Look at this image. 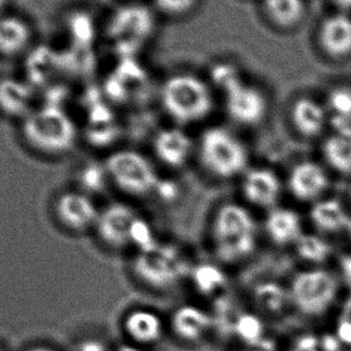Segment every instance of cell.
<instances>
[{
  "label": "cell",
  "mask_w": 351,
  "mask_h": 351,
  "mask_svg": "<svg viewBox=\"0 0 351 351\" xmlns=\"http://www.w3.org/2000/svg\"><path fill=\"white\" fill-rule=\"evenodd\" d=\"M20 124L21 137L25 146L51 159L70 154L81 136L71 114L52 104L36 106Z\"/></svg>",
  "instance_id": "cell-1"
},
{
  "label": "cell",
  "mask_w": 351,
  "mask_h": 351,
  "mask_svg": "<svg viewBox=\"0 0 351 351\" xmlns=\"http://www.w3.org/2000/svg\"><path fill=\"white\" fill-rule=\"evenodd\" d=\"M210 242L217 258L228 265L243 263L258 248V228L248 206L228 201L215 208Z\"/></svg>",
  "instance_id": "cell-2"
},
{
  "label": "cell",
  "mask_w": 351,
  "mask_h": 351,
  "mask_svg": "<svg viewBox=\"0 0 351 351\" xmlns=\"http://www.w3.org/2000/svg\"><path fill=\"white\" fill-rule=\"evenodd\" d=\"M132 271L137 282L158 293L170 291L189 277L191 267L183 249L177 244L158 241L137 250Z\"/></svg>",
  "instance_id": "cell-3"
},
{
  "label": "cell",
  "mask_w": 351,
  "mask_h": 351,
  "mask_svg": "<svg viewBox=\"0 0 351 351\" xmlns=\"http://www.w3.org/2000/svg\"><path fill=\"white\" fill-rule=\"evenodd\" d=\"M165 112L178 124L204 121L213 108L210 86L191 73H176L166 80L160 90Z\"/></svg>",
  "instance_id": "cell-4"
},
{
  "label": "cell",
  "mask_w": 351,
  "mask_h": 351,
  "mask_svg": "<svg viewBox=\"0 0 351 351\" xmlns=\"http://www.w3.org/2000/svg\"><path fill=\"white\" fill-rule=\"evenodd\" d=\"M201 165L215 180L228 181L243 176L248 166V151L243 142L226 128L210 127L197 143Z\"/></svg>",
  "instance_id": "cell-5"
},
{
  "label": "cell",
  "mask_w": 351,
  "mask_h": 351,
  "mask_svg": "<svg viewBox=\"0 0 351 351\" xmlns=\"http://www.w3.org/2000/svg\"><path fill=\"white\" fill-rule=\"evenodd\" d=\"M212 81L225 97V108L234 122L252 127L263 121L267 101L260 89L245 82L236 66L215 64L210 71Z\"/></svg>",
  "instance_id": "cell-6"
},
{
  "label": "cell",
  "mask_w": 351,
  "mask_h": 351,
  "mask_svg": "<svg viewBox=\"0 0 351 351\" xmlns=\"http://www.w3.org/2000/svg\"><path fill=\"white\" fill-rule=\"evenodd\" d=\"M291 306L309 317L325 315L341 293L338 276L322 267H309L295 274L289 285Z\"/></svg>",
  "instance_id": "cell-7"
},
{
  "label": "cell",
  "mask_w": 351,
  "mask_h": 351,
  "mask_svg": "<svg viewBox=\"0 0 351 351\" xmlns=\"http://www.w3.org/2000/svg\"><path fill=\"white\" fill-rule=\"evenodd\" d=\"M111 186L132 197L156 194L160 176L156 166L141 152L122 148L111 152L105 160Z\"/></svg>",
  "instance_id": "cell-8"
},
{
  "label": "cell",
  "mask_w": 351,
  "mask_h": 351,
  "mask_svg": "<svg viewBox=\"0 0 351 351\" xmlns=\"http://www.w3.org/2000/svg\"><path fill=\"white\" fill-rule=\"evenodd\" d=\"M156 17L151 9L129 3L112 12L108 22V39L121 52H132L151 39Z\"/></svg>",
  "instance_id": "cell-9"
},
{
  "label": "cell",
  "mask_w": 351,
  "mask_h": 351,
  "mask_svg": "<svg viewBox=\"0 0 351 351\" xmlns=\"http://www.w3.org/2000/svg\"><path fill=\"white\" fill-rule=\"evenodd\" d=\"M140 215L125 202H112L100 208L94 231L104 247L121 252L132 248V231Z\"/></svg>",
  "instance_id": "cell-10"
},
{
  "label": "cell",
  "mask_w": 351,
  "mask_h": 351,
  "mask_svg": "<svg viewBox=\"0 0 351 351\" xmlns=\"http://www.w3.org/2000/svg\"><path fill=\"white\" fill-rule=\"evenodd\" d=\"M53 213L58 224L71 234L94 230L100 208L93 197L81 191H64L54 201Z\"/></svg>",
  "instance_id": "cell-11"
},
{
  "label": "cell",
  "mask_w": 351,
  "mask_h": 351,
  "mask_svg": "<svg viewBox=\"0 0 351 351\" xmlns=\"http://www.w3.org/2000/svg\"><path fill=\"white\" fill-rule=\"evenodd\" d=\"M283 188L278 173L263 166L245 171L241 182L244 201L258 210H269L279 206Z\"/></svg>",
  "instance_id": "cell-12"
},
{
  "label": "cell",
  "mask_w": 351,
  "mask_h": 351,
  "mask_svg": "<svg viewBox=\"0 0 351 351\" xmlns=\"http://www.w3.org/2000/svg\"><path fill=\"white\" fill-rule=\"evenodd\" d=\"M287 186L295 200L313 205L325 197L330 177L325 167L317 161H300L289 172Z\"/></svg>",
  "instance_id": "cell-13"
},
{
  "label": "cell",
  "mask_w": 351,
  "mask_h": 351,
  "mask_svg": "<svg viewBox=\"0 0 351 351\" xmlns=\"http://www.w3.org/2000/svg\"><path fill=\"white\" fill-rule=\"evenodd\" d=\"M215 319L206 309L196 304H182L170 317L169 327L177 341L195 346L210 335Z\"/></svg>",
  "instance_id": "cell-14"
},
{
  "label": "cell",
  "mask_w": 351,
  "mask_h": 351,
  "mask_svg": "<svg viewBox=\"0 0 351 351\" xmlns=\"http://www.w3.org/2000/svg\"><path fill=\"white\" fill-rule=\"evenodd\" d=\"M152 147L156 160L169 169L186 166L195 148L191 137L178 127L159 130L153 137Z\"/></svg>",
  "instance_id": "cell-15"
},
{
  "label": "cell",
  "mask_w": 351,
  "mask_h": 351,
  "mask_svg": "<svg viewBox=\"0 0 351 351\" xmlns=\"http://www.w3.org/2000/svg\"><path fill=\"white\" fill-rule=\"evenodd\" d=\"M33 84L16 76L0 77V114L22 122L36 105Z\"/></svg>",
  "instance_id": "cell-16"
},
{
  "label": "cell",
  "mask_w": 351,
  "mask_h": 351,
  "mask_svg": "<svg viewBox=\"0 0 351 351\" xmlns=\"http://www.w3.org/2000/svg\"><path fill=\"white\" fill-rule=\"evenodd\" d=\"M122 327L129 343L146 349L158 344L166 330L162 317L148 308H136L128 312L123 319Z\"/></svg>",
  "instance_id": "cell-17"
},
{
  "label": "cell",
  "mask_w": 351,
  "mask_h": 351,
  "mask_svg": "<svg viewBox=\"0 0 351 351\" xmlns=\"http://www.w3.org/2000/svg\"><path fill=\"white\" fill-rule=\"evenodd\" d=\"M34 43V29L29 21L6 12L0 16V58L22 57Z\"/></svg>",
  "instance_id": "cell-18"
},
{
  "label": "cell",
  "mask_w": 351,
  "mask_h": 351,
  "mask_svg": "<svg viewBox=\"0 0 351 351\" xmlns=\"http://www.w3.org/2000/svg\"><path fill=\"white\" fill-rule=\"evenodd\" d=\"M263 231L271 243L278 247H293L304 234L301 215L287 206H277L267 210Z\"/></svg>",
  "instance_id": "cell-19"
},
{
  "label": "cell",
  "mask_w": 351,
  "mask_h": 351,
  "mask_svg": "<svg viewBox=\"0 0 351 351\" xmlns=\"http://www.w3.org/2000/svg\"><path fill=\"white\" fill-rule=\"evenodd\" d=\"M322 52L331 59L351 56V16L338 12L326 17L317 33Z\"/></svg>",
  "instance_id": "cell-20"
},
{
  "label": "cell",
  "mask_w": 351,
  "mask_h": 351,
  "mask_svg": "<svg viewBox=\"0 0 351 351\" xmlns=\"http://www.w3.org/2000/svg\"><path fill=\"white\" fill-rule=\"evenodd\" d=\"M309 219L319 234L331 236L348 230L351 215L341 200L325 196L322 200L313 204Z\"/></svg>",
  "instance_id": "cell-21"
},
{
  "label": "cell",
  "mask_w": 351,
  "mask_h": 351,
  "mask_svg": "<svg viewBox=\"0 0 351 351\" xmlns=\"http://www.w3.org/2000/svg\"><path fill=\"white\" fill-rule=\"evenodd\" d=\"M291 122L295 130L302 136L320 135L328 123L325 104L306 97L298 99L291 108Z\"/></svg>",
  "instance_id": "cell-22"
},
{
  "label": "cell",
  "mask_w": 351,
  "mask_h": 351,
  "mask_svg": "<svg viewBox=\"0 0 351 351\" xmlns=\"http://www.w3.org/2000/svg\"><path fill=\"white\" fill-rule=\"evenodd\" d=\"M322 156L331 170L351 176V128L332 129L322 145Z\"/></svg>",
  "instance_id": "cell-23"
},
{
  "label": "cell",
  "mask_w": 351,
  "mask_h": 351,
  "mask_svg": "<svg viewBox=\"0 0 351 351\" xmlns=\"http://www.w3.org/2000/svg\"><path fill=\"white\" fill-rule=\"evenodd\" d=\"M263 10L276 27L291 29L303 20L306 4L304 0H263Z\"/></svg>",
  "instance_id": "cell-24"
},
{
  "label": "cell",
  "mask_w": 351,
  "mask_h": 351,
  "mask_svg": "<svg viewBox=\"0 0 351 351\" xmlns=\"http://www.w3.org/2000/svg\"><path fill=\"white\" fill-rule=\"evenodd\" d=\"M254 301L265 314L276 315L291 304L289 288L274 282L258 284L254 291Z\"/></svg>",
  "instance_id": "cell-25"
},
{
  "label": "cell",
  "mask_w": 351,
  "mask_h": 351,
  "mask_svg": "<svg viewBox=\"0 0 351 351\" xmlns=\"http://www.w3.org/2000/svg\"><path fill=\"white\" fill-rule=\"evenodd\" d=\"M328 123L332 129L351 128V88L346 86L333 88L325 103Z\"/></svg>",
  "instance_id": "cell-26"
},
{
  "label": "cell",
  "mask_w": 351,
  "mask_h": 351,
  "mask_svg": "<svg viewBox=\"0 0 351 351\" xmlns=\"http://www.w3.org/2000/svg\"><path fill=\"white\" fill-rule=\"evenodd\" d=\"M293 248L298 258L313 267H319L326 263L332 255L331 244L320 234H303Z\"/></svg>",
  "instance_id": "cell-27"
},
{
  "label": "cell",
  "mask_w": 351,
  "mask_h": 351,
  "mask_svg": "<svg viewBox=\"0 0 351 351\" xmlns=\"http://www.w3.org/2000/svg\"><path fill=\"white\" fill-rule=\"evenodd\" d=\"M189 277L196 291L207 298L217 296V293L226 285L224 272L212 263H201L191 269Z\"/></svg>",
  "instance_id": "cell-28"
},
{
  "label": "cell",
  "mask_w": 351,
  "mask_h": 351,
  "mask_svg": "<svg viewBox=\"0 0 351 351\" xmlns=\"http://www.w3.org/2000/svg\"><path fill=\"white\" fill-rule=\"evenodd\" d=\"M78 191L86 193L93 197L94 194H100L111 186L108 169L104 162H88L83 165L77 175Z\"/></svg>",
  "instance_id": "cell-29"
},
{
  "label": "cell",
  "mask_w": 351,
  "mask_h": 351,
  "mask_svg": "<svg viewBox=\"0 0 351 351\" xmlns=\"http://www.w3.org/2000/svg\"><path fill=\"white\" fill-rule=\"evenodd\" d=\"M263 331L265 327L263 322L255 314L245 313L243 315H239L234 322V335L239 337L243 344L261 341L265 338Z\"/></svg>",
  "instance_id": "cell-30"
},
{
  "label": "cell",
  "mask_w": 351,
  "mask_h": 351,
  "mask_svg": "<svg viewBox=\"0 0 351 351\" xmlns=\"http://www.w3.org/2000/svg\"><path fill=\"white\" fill-rule=\"evenodd\" d=\"M341 344L337 338H328V337L313 336L307 335L302 336L296 341L291 351H336L337 346Z\"/></svg>",
  "instance_id": "cell-31"
},
{
  "label": "cell",
  "mask_w": 351,
  "mask_h": 351,
  "mask_svg": "<svg viewBox=\"0 0 351 351\" xmlns=\"http://www.w3.org/2000/svg\"><path fill=\"white\" fill-rule=\"evenodd\" d=\"M156 10L166 16L186 15L199 3V0H153Z\"/></svg>",
  "instance_id": "cell-32"
},
{
  "label": "cell",
  "mask_w": 351,
  "mask_h": 351,
  "mask_svg": "<svg viewBox=\"0 0 351 351\" xmlns=\"http://www.w3.org/2000/svg\"><path fill=\"white\" fill-rule=\"evenodd\" d=\"M156 194H158L164 200H172L178 195V186L175 184L173 182L165 181V180L161 178L159 186L156 188Z\"/></svg>",
  "instance_id": "cell-33"
},
{
  "label": "cell",
  "mask_w": 351,
  "mask_h": 351,
  "mask_svg": "<svg viewBox=\"0 0 351 351\" xmlns=\"http://www.w3.org/2000/svg\"><path fill=\"white\" fill-rule=\"evenodd\" d=\"M237 351H282L274 341H269L267 338H263L261 341L243 344Z\"/></svg>",
  "instance_id": "cell-34"
},
{
  "label": "cell",
  "mask_w": 351,
  "mask_h": 351,
  "mask_svg": "<svg viewBox=\"0 0 351 351\" xmlns=\"http://www.w3.org/2000/svg\"><path fill=\"white\" fill-rule=\"evenodd\" d=\"M78 351H106L105 346L99 343L97 341H84L80 346V350Z\"/></svg>",
  "instance_id": "cell-35"
},
{
  "label": "cell",
  "mask_w": 351,
  "mask_h": 351,
  "mask_svg": "<svg viewBox=\"0 0 351 351\" xmlns=\"http://www.w3.org/2000/svg\"><path fill=\"white\" fill-rule=\"evenodd\" d=\"M112 351H147V349L128 341V343H123L121 346H118L117 348H114Z\"/></svg>",
  "instance_id": "cell-36"
},
{
  "label": "cell",
  "mask_w": 351,
  "mask_h": 351,
  "mask_svg": "<svg viewBox=\"0 0 351 351\" xmlns=\"http://www.w3.org/2000/svg\"><path fill=\"white\" fill-rule=\"evenodd\" d=\"M331 1L341 10H350L351 9V0H331Z\"/></svg>",
  "instance_id": "cell-37"
},
{
  "label": "cell",
  "mask_w": 351,
  "mask_h": 351,
  "mask_svg": "<svg viewBox=\"0 0 351 351\" xmlns=\"http://www.w3.org/2000/svg\"><path fill=\"white\" fill-rule=\"evenodd\" d=\"M25 351H57L54 350L53 348L47 346H30L27 350Z\"/></svg>",
  "instance_id": "cell-38"
},
{
  "label": "cell",
  "mask_w": 351,
  "mask_h": 351,
  "mask_svg": "<svg viewBox=\"0 0 351 351\" xmlns=\"http://www.w3.org/2000/svg\"><path fill=\"white\" fill-rule=\"evenodd\" d=\"M9 3H10V0H0V16L4 15V14L8 12Z\"/></svg>",
  "instance_id": "cell-39"
},
{
  "label": "cell",
  "mask_w": 351,
  "mask_h": 351,
  "mask_svg": "<svg viewBox=\"0 0 351 351\" xmlns=\"http://www.w3.org/2000/svg\"><path fill=\"white\" fill-rule=\"evenodd\" d=\"M346 231H348V232H349V234H350L351 236V221L350 225H349V228H348V230H346Z\"/></svg>",
  "instance_id": "cell-40"
},
{
  "label": "cell",
  "mask_w": 351,
  "mask_h": 351,
  "mask_svg": "<svg viewBox=\"0 0 351 351\" xmlns=\"http://www.w3.org/2000/svg\"><path fill=\"white\" fill-rule=\"evenodd\" d=\"M0 351H6L3 346H0Z\"/></svg>",
  "instance_id": "cell-41"
}]
</instances>
